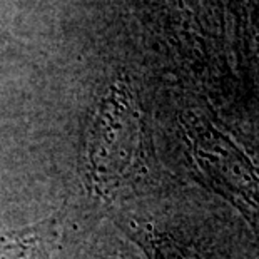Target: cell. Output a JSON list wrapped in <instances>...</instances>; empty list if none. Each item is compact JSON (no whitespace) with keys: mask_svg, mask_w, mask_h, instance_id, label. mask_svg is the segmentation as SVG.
Instances as JSON below:
<instances>
[{"mask_svg":"<svg viewBox=\"0 0 259 259\" xmlns=\"http://www.w3.org/2000/svg\"><path fill=\"white\" fill-rule=\"evenodd\" d=\"M137 142V115L125 89L115 84L97 104L87 132L85 169L96 194L106 197L131 172Z\"/></svg>","mask_w":259,"mask_h":259,"instance_id":"1","label":"cell"},{"mask_svg":"<svg viewBox=\"0 0 259 259\" xmlns=\"http://www.w3.org/2000/svg\"><path fill=\"white\" fill-rule=\"evenodd\" d=\"M192 159L204 181L224 196L247 221L259 226V170L228 137L212 129L192 136Z\"/></svg>","mask_w":259,"mask_h":259,"instance_id":"2","label":"cell"},{"mask_svg":"<svg viewBox=\"0 0 259 259\" xmlns=\"http://www.w3.org/2000/svg\"><path fill=\"white\" fill-rule=\"evenodd\" d=\"M60 234V219L56 216L20 229L0 231V259H51Z\"/></svg>","mask_w":259,"mask_h":259,"instance_id":"3","label":"cell"}]
</instances>
